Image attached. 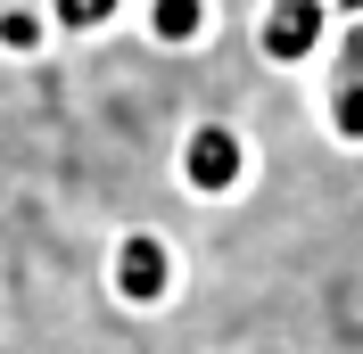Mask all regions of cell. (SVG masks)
Wrapping results in <instances>:
<instances>
[{
  "label": "cell",
  "instance_id": "5b68a950",
  "mask_svg": "<svg viewBox=\"0 0 363 354\" xmlns=\"http://www.w3.org/2000/svg\"><path fill=\"white\" fill-rule=\"evenodd\" d=\"M0 42L9 50H42V17H33V8H9V17H0Z\"/></svg>",
  "mask_w": 363,
  "mask_h": 354
},
{
  "label": "cell",
  "instance_id": "7a4b0ae2",
  "mask_svg": "<svg viewBox=\"0 0 363 354\" xmlns=\"http://www.w3.org/2000/svg\"><path fill=\"white\" fill-rule=\"evenodd\" d=\"M231 149H240V140H231L223 124H206V132L182 149V173H199L206 190H231V173H240V156H231Z\"/></svg>",
  "mask_w": 363,
  "mask_h": 354
},
{
  "label": "cell",
  "instance_id": "6da1fadb",
  "mask_svg": "<svg viewBox=\"0 0 363 354\" xmlns=\"http://www.w3.org/2000/svg\"><path fill=\"white\" fill-rule=\"evenodd\" d=\"M322 42V0H272L264 17V58L272 67H306Z\"/></svg>",
  "mask_w": 363,
  "mask_h": 354
},
{
  "label": "cell",
  "instance_id": "277c9868",
  "mask_svg": "<svg viewBox=\"0 0 363 354\" xmlns=\"http://www.w3.org/2000/svg\"><path fill=\"white\" fill-rule=\"evenodd\" d=\"M124 0H50V25H67V33H99Z\"/></svg>",
  "mask_w": 363,
  "mask_h": 354
},
{
  "label": "cell",
  "instance_id": "3957f363",
  "mask_svg": "<svg viewBox=\"0 0 363 354\" xmlns=\"http://www.w3.org/2000/svg\"><path fill=\"white\" fill-rule=\"evenodd\" d=\"M149 33L157 42H199L206 33V0H157L149 8Z\"/></svg>",
  "mask_w": 363,
  "mask_h": 354
}]
</instances>
